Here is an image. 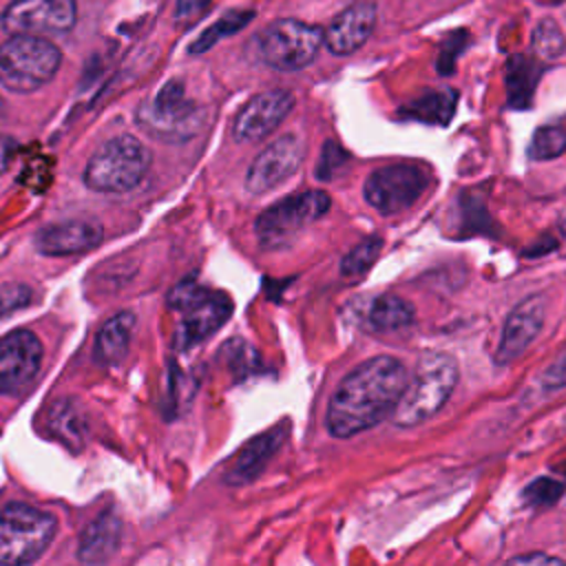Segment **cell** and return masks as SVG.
I'll return each instance as SVG.
<instances>
[{
  "label": "cell",
  "mask_w": 566,
  "mask_h": 566,
  "mask_svg": "<svg viewBox=\"0 0 566 566\" xmlns=\"http://www.w3.org/2000/svg\"><path fill=\"white\" fill-rule=\"evenodd\" d=\"M409 380L407 367L394 356H374L354 367L327 405V431L352 438L394 413Z\"/></svg>",
  "instance_id": "obj_1"
},
{
  "label": "cell",
  "mask_w": 566,
  "mask_h": 566,
  "mask_svg": "<svg viewBox=\"0 0 566 566\" xmlns=\"http://www.w3.org/2000/svg\"><path fill=\"white\" fill-rule=\"evenodd\" d=\"M460 371L451 354L429 352L422 354L411 371L407 387L391 413L394 424L416 427L433 418L451 398Z\"/></svg>",
  "instance_id": "obj_2"
},
{
  "label": "cell",
  "mask_w": 566,
  "mask_h": 566,
  "mask_svg": "<svg viewBox=\"0 0 566 566\" xmlns=\"http://www.w3.org/2000/svg\"><path fill=\"white\" fill-rule=\"evenodd\" d=\"M62 64L60 49L44 35L13 33L0 44V84L11 93H33Z\"/></svg>",
  "instance_id": "obj_3"
},
{
  "label": "cell",
  "mask_w": 566,
  "mask_h": 566,
  "mask_svg": "<svg viewBox=\"0 0 566 566\" xmlns=\"http://www.w3.org/2000/svg\"><path fill=\"white\" fill-rule=\"evenodd\" d=\"M150 168V150L133 135L104 142L84 168V184L95 192L133 190Z\"/></svg>",
  "instance_id": "obj_4"
},
{
  "label": "cell",
  "mask_w": 566,
  "mask_h": 566,
  "mask_svg": "<svg viewBox=\"0 0 566 566\" xmlns=\"http://www.w3.org/2000/svg\"><path fill=\"white\" fill-rule=\"evenodd\" d=\"M57 520L35 506L11 502L0 513V566L35 562L53 542Z\"/></svg>",
  "instance_id": "obj_5"
},
{
  "label": "cell",
  "mask_w": 566,
  "mask_h": 566,
  "mask_svg": "<svg viewBox=\"0 0 566 566\" xmlns=\"http://www.w3.org/2000/svg\"><path fill=\"white\" fill-rule=\"evenodd\" d=\"M256 55L263 64L276 71H301L310 66L321 46L325 44L323 29L294 20L281 18L270 22L256 38Z\"/></svg>",
  "instance_id": "obj_6"
},
{
  "label": "cell",
  "mask_w": 566,
  "mask_h": 566,
  "mask_svg": "<svg viewBox=\"0 0 566 566\" xmlns=\"http://www.w3.org/2000/svg\"><path fill=\"white\" fill-rule=\"evenodd\" d=\"M137 122L153 137L164 142H186L199 133L203 108L186 97V88L179 80H172L137 108Z\"/></svg>",
  "instance_id": "obj_7"
},
{
  "label": "cell",
  "mask_w": 566,
  "mask_h": 566,
  "mask_svg": "<svg viewBox=\"0 0 566 566\" xmlns=\"http://www.w3.org/2000/svg\"><path fill=\"white\" fill-rule=\"evenodd\" d=\"M329 206L332 199L323 190H307L285 197L259 214L254 221L256 239L270 250L285 248L303 232V228L321 219Z\"/></svg>",
  "instance_id": "obj_8"
},
{
  "label": "cell",
  "mask_w": 566,
  "mask_h": 566,
  "mask_svg": "<svg viewBox=\"0 0 566 566\" xmlns=\"http://www.w3.org/2000/svg\"><path fill=\"white\" fill-rule=\"evenodd\" d=\"M427 175L413 164L380 166L365 179V201L380 214H398L409 210L424 192Z\"/></svg>",
  "instance_id": "obj_9"
},
{
  "label": "cell",
  "mask_w": 566,
  "mask_h": 566,
  "mask_svg": "<svg viewBox=\"0 0 566 566\" xmlns=\"http://www.w3.org/2000/svg\"><path fill=\"white\" fill-rule=\"evenodd\" d=\"M77 0H11L2 15V29L29 35H62L75 27Z\"/></svg>",
  "instance_id": "obj_10"
},
{
  "label": "cell",
  "mask_w": 566,
  "mask_h": 566,
  "mask_svg": "<svg viewBox=\"0 0 566 566\" xmlns=\"http://www.w3.org/2000/svg\"><path fill=\"white\" fill-rule=\"evenodd\" d=\"M42 365V343L29 329H13L0 338V394L18 396L35 378Z\"/></svg>",
  "instance_id": "obj_11"
},
{
  "label": "cell",
  "mask_w": 566,
  "mask_h": 566,
  "mask_svg": "<svg viewBox=\"0 0 566 566\" xmlns=\"http://www.w3.org/2000/svg\"><path fill=\"white\" fill-rule=\"evenodd\" d=\"M305 155L303 142L296 135H281L265 146L248 168L245 188L252 195H265L287 181L301 166Z\"/></svg>",
  "instance_id": "obj_12"
},
{
  "label": "cell",
  "mask_w": 566,
  "mask_h": 566,
  "mask_svg": "<svg viewBox=\"0 0 566 566\" xmlns=\"http://www.w3.org/2000/svg\"><path fill=\"white\" fill-rule=\"evenodd\" d=\"M294 106V95L285 88H270L250 97L234 117L232 135L237 142H259L274 133Z\"/></svg>",
  "instance_id": "obj_13"
},
{
  "label": "cell",
  "mask_w": 566,
  "mask_h": 566,
  "mask_svg": "<svg viewBox=\"0 0 566 566\" xmlns=\"http://www.w3.org/2000/svg\"><path fill=\"white\" fill-rule=\"evenodd\" d=\"M544 321H546V301L542 294H533L522 303H517L504 321L493 360L497 365H509L515 358H520L526 352V347L539 336Z\"/></svg>",
  "instance_id": "obj_14"
},
{
  "label": "cell",
  "mask_w": 566,
  "mask_h": 566,
  "mask_svg": "<svg viewBox=\"0 0 566 566\" xmlns=\"http://www.w3.org/2000/svg\"><path fill=\"white\" fill-rule=\"evenodd\" d=\"M184 321L177 329V345L190 349L210 334H214L232 312V305L226 294L210 292L199 287L181 307Z\"/></svg>",
  "instance_id": "obj_15"
},
{
  "label": "cell",
  "mask_w": 566,
  "mask_h": 566,
  "mask_svg": "<svg viewBox=\"0 0 566 566\" xmlns=\"http://www.w3.org/2000/svg\"><path fill=\"white\" fill-rule=\"evenodd\" d=\"M376 27V4L360 0L343 9L323 31L325 46L334 55H352L358 51Z\"/></svg>",
  "instance_id": "obj_16"
},
{
  "label": "cell",
  "mask_w": 566,
  "mask_h": 566,
  "mask_svg": "<svg viewBox=\"0 0 566 566\" xmlns=\"http://www.w3.org/2000/svg\"><path fill=\"white\" fill-rule=\"evenodd\" d=\"M104 232L97 221L91 219H71L44 226L33 243L38 252L46 256H69L77 252H86L102 241Z\"/></svg>",
  "instance_id": "obj_17"
},
{
  "label": "cell",
  "mask_w": 566,
  "mask_h": 566,
  "mask_svg": "<svg viewBox=\"0 0 566 566\" xmlns=\"http://www.w3.org/2000/svg\"><path fill=\"white\" fill-rule=\"evenodd\" d=\"M287 436V427L281 422L268 431H263L261 436L252 438L232 460V464L226 471V482L228 484H243L254 480L263 467L268 464V460L281 449L283 440Z\"/></svg>",
  "instance_id": "obj_18"
},
{
  "label": "cell",
  "mask_w": 566,
  "mask_h": 566,
  "mask_svg": "<svg viewBox=\"0 0 566 566\" xmlns=\"http://www.w3.org/2000/svg\"><path fill=\"white\" fill-rule=\"evenodd\" d=\"M119 537H122L119 517L115 513H102L82 531V537L77 544V559L84 564L106 562L117 551Z\"/></svg>",
  "instance_id": "obj_19"
},
{
  "label": "cell",
  "mask_w": 566,
  "mask_h": 566,
  "mask_svg": "<svg viewBox=\"0 0 566 566\" xmlns=\"http://www.w3.org/2000/svg\"><path fill=\"white\" fill-rule=\"evenodd\" d=\"M135 323H137V318L133 312H119V314L111 316L97 332L95 358L106 365L119 363L128 354Z\"/></svg>",
  "instance_id": "obj_20"
},
{
  "label": "cell",
  "mask_w": 566,
  "mask_h": 566,
  "mask_svg": "<svg viewBox=\"0 0 566 566\" xmlns=\"http://www.w3.org/2000/svg\"><path fill=\"white\" fill-rule=\"evenodd\" d=\"M363 321H365V327L376 334L398 332L411 325L413 305L396 294H380L369 303Z\"/></svg>",
  "instance_id": "obj_21"
},
{
  "label": "cell",
  "mask_w": 566,
  "mask_h": 566,
  "mask_svg": "<svg viewBox=\"0 0 566 566\" xmlns=\"http://www.w3.org/2000/svg\"><path fill=\"white\" fill-rule=\"evenodd\" d=\"M542 66L526 55H513L506 62V95L511 108H528L533 104V93Z\"/></svg>",
  "instance_id": "obj_22"
},
{
  "label": "cell",
  "mask_w": 566,
  "mask_h": 566,
  "mask_svg": "<svg viewBox=\"0 0 566 566\" xmlns=\"http://www.w3.org/2000/svg\"><path fill=\"white\" fill-rule=\"evenodd\" d=\"M455 102H458V93L453 88L427 91L424 95H420L413 102H409L402 108V113L409 119L444 126V124H449V119L455 113Z\"/></svg>",
  "instance_id": "obj_23"
},
{
  "label": "cell",
  "mask_w": 566,
  "mask_h": 566,
  "mask_svg": "<svg viewBox=\"0 0 566 566\" xmlns=\"http://www.w3.org/2000/svg\"><path fill=\"white\" fill-rule=\"evenodd\" d=\"M49 429L64 442V444H75L82 447L84 433H86V420L82 416L80 405L73 400L64 398L57 400L51 411H49Z\"/></svg>",
  "instance_id": "obj_24"
},
{
  "label": "cell",
  "mask_w": 566,
  "mask_h": 566,
  "mask_svg": "<svg viewBox=\"0 0 566 566\" xmlns=\"http://www.w3.org/2000/svg\"><path fill=\"white\" fill-rule=\"evenodd\" d=\"M531 49L539 60H555L566 51V38L555 20L544 18L531 33Z\"/></svg>",
  "instance_id": "obj_25"
},
{
  "label": "cell",
  "mask_w": 566,
  "mask_h": 566,
  "mask_svg": "<svg viewBox=\"0 0 566 566\" xmlns=\"http://www.w3.org/2000/svg\"><path fill=\"white\" fill-rule=\"evenodd\" d=\"M566 150V130L562 126H539L528 144V157L535 161L555 159Z\"/></svg>",
  "instance_id": "obj_26"
},
{
  "label": "cell",
  "mask_w": 566,
  "mask_h": 566,
  "mask_svg": "<svg viewBox=\"0 0 566 566\" xmlns=\"http://www.w3.org/2000/svg\"><path fill=\"white\" fill-rule=\"evenodd\" d=\"M380 250H382V239L380 237H367L365 241H360L356 248H352L343 256L340 272L345 276L365 274L376 263V259L380 256Z\"/></svg>",
  "instance_id": "obj_27"
},
{
  "label": "cell",
  "mask_w": 566,
  "mask_h": 566,
  "mask_svg": "<svg viewBox=\"0 0 566 566\" xmlns=\"http://www.w3.org/2000/svg\"><path fill=\"white\" fill-rule=\"evenodd\" d=\"M250 18H252V11H245V13H241V11H230L223 20H219L217 24H212V27L208 29V33H203V35L192 44L190 51H192V53H199V51L210 49L219 38L232 35L234 31H239Z\"/></svg>",
  "instance_id": "obj_28"
},
{
  "label": "cell",
  "mask_w": 566,
  "mask_h": 566,
  "mask_svg": "<svg viewBox=\"0 0 566 566\" xmlns=\"http://www.w3.org/2000/svg\"><path fill=\"white\" fill-rule=\"evenodd\" d=\"M562 491H564V484H562L559 480L542 475V478L533 480V482L522 491V497H524V502L531 504V506H548V504H553V502L559 500Z\"/></svg>",
  "instance_id": "obj_29"
},
{
  "label": "cell",
  "mask_w": 566,
  "mask_h": 566,
  "mask_svg": "<svg viewBox=\"0 0 566 566\" xmlns=\"http://www.w3.org/2000/svg\"><path fill=\"white\" fill-rule=\"evenodd\" d=\"M33 298V290L24 283H2L0 285V321L22 307Z\"/></svg>",
  "instance_id": "obj_30"
},
{
  "label": "cell",
  "mask_w": 566,
  "mask_h": 566,
  "mask_svg": "<svg viewBox=\"0 0 566 566\" xmlns=\"http://www.w3.org/2000/svg\"><path fill=\"white\" fill-rule=\"evenodd\" d=\"M212 0H177L175 4V24L192 27L208 11Z\"/></svg>",
  "instance_id": "obj_31"
},
{
  "label": "cell",
  "mask_w": 566,
  "mask_h": 566,
  "mask_svg": "<svg viewBox=\"0 0 566 566\" xmlns=\"http://www.w3.org/2000/svg\"><path fill=\"white\" fill-rule=\"evenodd\" d=\"M345 161H347V155L343 153V148H338L334 142H327L325 148H323V161L318 166L321 179H332L334 166H340Z\"/></svg>",
  "instance_id": "obj_32"
},
{
  "label": "cell",
  "mask_w": 566,
  "mask_h": 566,
  "mask_svg": "<svg viewBox=\"0 0 566 566\" xmlns=\"http://www.w3.org/2000/svg\"><path fill=\"white\" fill-rule=\"evenodd\" d=\"M542 382L546 389H559L566 385V352L544 369Z\"/></svg>",
  "instance_id": "obj_33"
},
{
  "label": "cell",
  "mask_w": 566,
  "mask_h": 566,
  "mask_svg": "<svg viewBox=\"0 0 566 566\" xmlns=\"http://www.w3.org/2000/svg\"><path fill=\"white\" fill-rule=\"evenodd\" d=\"M511 564H528V566H533V564H562V559L559 557H553V555H546V553H533V555H517V557H511L509 559Z\"/></svg>",
  "instance_id": "obj_34"
},
{
  "label": "cell",
  "mask_w": 566,
  "mask_h": 566,
  "mask_svg": "<svg viewBox=\"0 0 566 566\" xmlns=\"http://www.w3.org/2000/svg\"><path fill=\"white\" fill-rule=\"evenodd\" d=\"M13 153H15V142L11 137L0 135V175L9 168V164L13 159Z\"/></svg>",
  "instance_id": "obj_35"
},
{
  "label": "cell",
  "mask_w": 566,
  "mask_h": 566,
  "mask_svg": "<svg viewBox=\"0 0 566 566\" xmlns=\"http://www.w3.org/2000/svg\"><path fill=\"white\" fill-rule=\"evenodd\" d=\"M559 228H562V232L566 234V208H564V212H562V217H559Z\"/></svg>",
  "instance_id": "obj_36"
},
{
  "label": "cell",
  "mask_w": 566,
  "mask_h": 566,
  "mask_svg": "<svg viewBox=\"0 0 566 566\" xmlns=\"http://www.w3.org/2000/svg\"><path fill=\"white\" fill-rule=\"evenodd\" d=\"M2 113H4V99L0 97V115H2Z\"/></svg>",
  "instance_id": "obj_37"
}]
</instances>
